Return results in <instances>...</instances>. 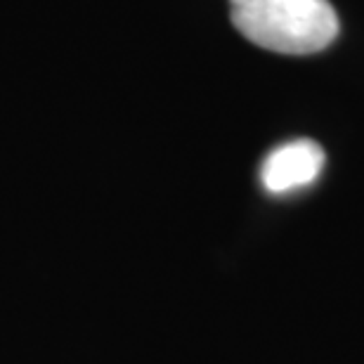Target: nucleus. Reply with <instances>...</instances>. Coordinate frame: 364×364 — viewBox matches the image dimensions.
<instances>
[{
  "label": "nucleus",
  "instance_id": "nucleus-1",
  "mask_svg": "<svg viewBox=\"0 0 364 364\" xmlns=\"http://www.w3.org/2000/svg\"><path fill=\"white\" fill-rule=\"evenodd\" d=\"M232 24L256 46L279 55H312L338 36L329 0H230Z\"/></svg>",
  "mask_w": 364,
  "mask_h": 364
},
{
  "label": "nucleus",
  "instance_id": "nucleus-2",
  "mask_svg": "<svg viewBox=\"0 0 364 364\" xmlns=\"http://www.w3.org/2000/svg\"><path fill=\"white\" fill-rule=\"evenodd\" d=\"M326 164L324 149L315 140L301 137L279 144L260 166V182L270 194H289L312 185Z\"/></svg>",
  "mask_w": 364,
  "mask_h": 364
}]
</instances>
